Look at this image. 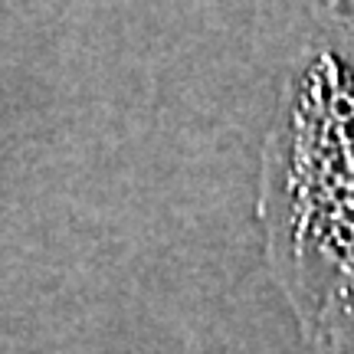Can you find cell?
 Segmentation results:
<instances>
[{
  "label": "cell",
  "mask_w": 354,
  "mask_h": 354,
  "mask_svg": "<svg viewBox=\"0 0 354 354\" xmlns=\"http://www.w3.org/2000/svg\"><path fill=\"white\" fill-rule=\"evenodd\" d=\"M335 115H338V118H354V102L342 95V99L335 102Z\"/></svg>",
  "instance_id": "1"
},
{
  "label": "cell",
  "mask_w": 354,
  "mask_h": 354,
  "mask_svg": "<svg viewBox=\"0 0 354 354\" xmlns=\"http://www.w3.org/2000/svg\"><path fill=\"white\" fill-rule=\"evenodd\" d=\"M338 236H342L344 243H351L354 240V230L351 227H338Z\"/></svg>",
  "instance_id": "2"
}]
</instances>
